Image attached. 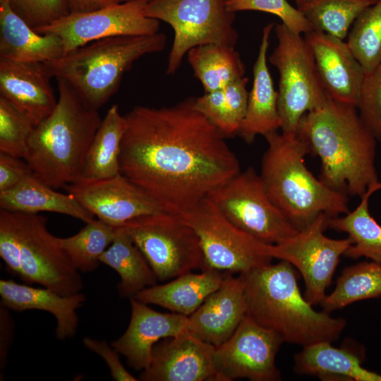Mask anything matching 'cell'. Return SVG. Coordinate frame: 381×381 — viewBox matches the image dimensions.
Returning a JSON list of instances; mask_svg holds the SVG:
<instances>
[{
	"label": "cell",
	"instance_id": "obj_1",
	"mask_svg": "<svg viewBox=\"0 0 381 381\" xmlns=\"http://www.w3.org/2000/svg\"><path fill=\"white\" fill-rule=\"evenodd\" d=\"M125 116L120 172L165 212L179 214L240 172L225 136L195 107H135Z\"/></svg>",
	"mask_w": 381,
	"mask_h": 381
},
{
	"label": "cell",
	"instance_id": "obj_2",
	"mask_svg": "<svg viewBox=\"0 0 381 381\" xmlns=\"http://www.w3.org/2000/svg\"><path fill=\"white\" fill-rule=\"evenodd\" d=\"M296 134L320 158V180L329 188L361 197L379 181L375 165L377 140L355 106L328 95L301 118Z\"/></svg>",
	"mask_w": 381,
	"mask_h": 381
},
{
	"label": "cell",
	"instance_id": "obj_3",
	"mask_svg": "<svg viewBox=\"0 0 381 381\" xmlns=\"http://www.w3.org/2000/svg\"><path fill=\"white\" fill-rule=\"evenodd\" d=\"M247 315L278 333L284 342L306 346L339 339L342 318L317 311L301 294L294 267L285 260L241 273Z\"/></svg>",
	"mask_w": 381,
	"mask_h": 381
},
{
	"label": "cell",
	"instance_id": "obj_4",
	"mask_svg": "<svg viewBox=\"0 0 381 381\" xmlns=\"http://www.w3.org/2000/svg\"><path fill=\"white\" fill-rule=\"evenodd\" d=\"M52 112L32 132L24 159L33 175L54 188L82 177L86 155L102 119L64 80Z\"/></svg>",
	"mask_w": 381,
	"mask_h": 381
},
{
	"label": "cell",
	"instance_id": "obj_5",
	"mask_svg": "<svg viewBox=\"0 0 381 381\" xmlns=\"http://www.w3.org/2000/svg\"><path fill=\"white\" fill-rule=\"evenodd\" d=\"M264 137L268 146L260 174L263 186L297 230L321 213L333 217L349 212L347 195L329 188L307 168L305 158L310 150L304 140L297 134L277 131Z\"/></svg>",
	"mask_w": 381,
	"mask_h": 381
},
{
	"label": "cell",
	"instance_id": "obj_6",
	"mask_svg": "<svg viewBox=\"0 0 381 381\" xmlns=\"http://www.w3.org/2000/svg\"><path fill=\"white\" fill-rule=\"evenodd\" d=\"M162 32L119 35L91 42L45 62L56 79L66 81L88 107L98 110L117 92L123 75L140 57L162 51Z\"/></svg>",
	"mask_w": 381,
	"mask_h": 381
},
{
	"label": "cell",
	"instance_id": "obj_7",
	"mask_svg": "<svg viewBox=\"0 0 381 381\" xmlns=\"http://www.w3.org/2000/svg\"><path fill=\"white\" fill-rule=\"evenodd\" d=\"M144 13L168 23L174 32L167 68L169 75L176 73L191 48L206 44L235 47L238 39L236 16L227 9L226 0H147Z\"/></svg>",
	"mask_w": 381,
	"mask_h": 381
},
{
	"label": "cell",
	"instance_id": "obj_8",
	"mask_svg": "<svg viewBox=\"0 0 381 381\" xmlns=\"http://www.w3.org/2000/svg\"><path fill=\"white\" fill-rule=\"evenodd\" d=\"M277 45L269 56L279 72L278 109L282 133L296 134L301 118L328 95L320 81L312 51L302 34L282 23L274 26Z\"/></svg>",
	"mask_w": 381,
	"mask_h": 381
},
{
	"label": "cell",
	"instance_id": "obj_9",
	"mask_svg": "<svg viewBox=\"0 0 381 381\" xmlns=\"http://www.w3.org/2000/svg\"><path fill=\"white\" fill-rule=\"evenodd\" d=\"M116 227L142 252L157 280L164 282L207 268L198 236L177 214L145 215Z\"/></svg>",
	"mask_w": 381,
	"mask_h": 381
},
{
	"label": "cell",
	"instance_id": "obj_10",
	"mask_svg": "<svg viewBox=\"0 0 381 381\" xmlns=\"http://www.w3.org/2000/svg\"><path fill=\"white\" fill-rule=\"evenodd\" d=\"M179 215L198 236L207 267L241 274L273 259L269 244L234 224L207 197Z\"/></svg>",
	"mask_w": 381,
	"mask_h": 381
},
{
	"label": "cell",
	"instance_id": "obj_11",
	"mask_svg": "<svg viewBox=\"0 0 381 381\" xmlns=\"http://www.w3.org/2000/svg\"><path fill=\"white\" fill-rule=\"evenodd\" d=\"M236 226L267 244H276L297 230L269 198L253 167L240 171L207 196Z\"/></svg>",
	"mask_w": 381,
	"mask_h": 381
},
{
	"label": "cell",
	"instance_id": "obj_12",
	"mask_svg": "<svg viewBox=\"0 0 381 381\" xmlns=\"http://www.w3.org/2000/svg\"><path fill=\"white\" fill-rule=\"evenodd\" d=\"M13 212L20 238L19 278L64 296L80 293L83 289L80 272L59 245L58 237L48 230L47 217Z\"/></svg>",
	"mask_w": 381,
	"mask_h": 381
},
{
	"label": "cell",
	"instance_id": "obj_13",
	"mask_svg": "<svg viewBox=\"0 0 381 381\" xmlns=\"http://www.w3.org/2000/svg\"><path fill=\"white\" fill-rule=\"evenodd\" d=\"M329 217L321 213L295 235L268 245L272 258L285 260L298 270L305 284L304 296L313 306L320 305L325 298L340 257L352 244L349 237L333 239L325 235Z\"/></svg>",
	"mask_w": 381,
	"mask_h": 381
},
{
	"label": "cell",
	"instance_id": "obj_14",
	"mask_svg": "<svg viewBox=\"0 0 381 381\" xmlns=\"http://www.w3.org/2000/svg\"><path fill=\"white\" fill-rule=\"evenodd\" d=\"M146 1H131L91 12L69 13L35 30L40 34L58 36L64 54L110 37L153 35L159 31V20L145 15Z\"/></svg>",
	"mask_w": 381,
	"mask_h": 381
},
{
	"label": "cell",
	"instance_id": "obj_15",
	"mask_svg": "<svg viewBox=\"0 0 381 381\" xmlns=\"http://www.w3.org/2000/svg\"><path fill=\"white\" fill-rule=\"evenodd\" d=\"M283 342L278 333L246 315L233 334L215 346L214 363L220 381L281 380L275 359Z\"/></svg>",
	"mask_w": 381,
	"mask_h": 381
},
{
	"label": "cell",
	"instance_id": "obj_16",
	"mask_svg": "<svg viewBox=\"0 0 381 381\" xmlns=\"http://www.w3.org/2000/svg\"><path fill=\"white\" fill-rule=\"evenodd\" d=\"M64 188L98 219L112 226L165 212L121 173L104 179L80 177Z\"/></svg>",
	"mask_w": 381,
	"mask_h": 381
},
{
	"label": "cell",
	"instance_id": "obj_17",
	"mask_svg": "<svg viewBox=\"0 0 381 381\" xmlns=\"http://www.w3.org/2000/svg\"><path fill=\"white\" fill-rule=\"evenodd\" d=\"M215 346L184 332L164 338L153 347L143 381H220L214 363Z\"/></svg>",
	"mask_w": 381,
	"mask_h": 381
},
{
	"label": "cell",
	"instance_id": "obj_18",
	"mask_svg": "<svg viewBox=\"0 0 381 381\" xmlns=\"http://www.w3.org/2000/svg\"><path fill=\"white\" fill-rule=\"evenodd\" d=\"M304 35L327 94L357 108L365 71L346 42L318 30Z\"/></svg>",
	"mask_w": 381,
	"mask_h": 381
},
{
	"label": "cell",
	"instance_id": "obj_19",
	"mask_svg": "<svg viewBox=\"0 0 381 381\" xmlns=\"http://www.w3.org/2000/svg\"><path fill=\"white\" fill-rule=\"evenodd\" d=\"M131 299V314L124 333L111 346L125 357L128 365L145 370L152 359L154 346L167 337L187 331L188 317L176 313H160L135 298Z\"/></svg>",
	"mask_w": 381,
	"mask_h": 381
},
{
	"label": "cell",
	"instance_id": "obj_20",
	"mask_svg": "<svg viewBox=\"0 0 381 381\" xmlns=\"http://www.w3.org/2000/svg\"><path fill=\"white\" fill-rule=\"evenodd\" d=\"M52 77L45 62L0 59V96L36 126L52 112L57 103L51 85Z\"/></svg>",
	"mask_w": 381,
	"mask_h": 381
},
{
	"label": "cell",
	"instance_id": "obj_21",
	"mask_svg": "<svg viewBox=\"0 0 381 381\" xmlns=\"http://www.w3.org/2000/svg\"><path fill=\"white\" fill-rule=\"evenodd\" d=\"M246 315L243 279L230 274L222 286L188 317L187 331L217 346L233 334Z\"/></svg>",
	"mask_w": 381,
	"mask_h": 381
},
{
	"label": "cell",
	"instance_id": "obj_22",
	"mask_svg": "<svg viewBox=\"0 0 381 381\" xmlns=\"http://www.w3.org/2000/svg\"><path fill=\"white\" fill-rule=\"evenodd\" d=\"M1 305L16 312L40 310L51 313L56 320V337L59 340L71 339L79 323L77 309L85 301V295L64 296L43 287L18 284L13 279L0 280Z\"/></svg>",
	"mask_w": 381,
	"mask_h": 381
},
{
	"label": "cell",
	"instance_id": "obj_23",
	"mask_svg": "<svg viewBox=\"0 0 381 381\" xmlns=\"http://www.w3.org/2000/svg\"><path fill=\"white\" fill-rule=\"evenodd\" d=\"M274 23L262 30L258 54L253 66V82L248 92L246 113L238 135L251 143L258 135L276 132L281 128L278 109V92L275 90L267 63V53Z\"/></svg>",
	"mask_w": 381,
	"mask_h": 381
},
{
	"label": "cell",
	"instance_id": "obj_24",
	"mask_svg": "<svg viewBox=\"0 0 381 381\" xmlns=\"http://www.w3.org/2000/svg\"><path fill=\"white\" fill-rule=\"evenodd\" d=\"M64 54L61 39L40 34L0 0V59L19 62H49Z\"/></svg>",
	"mask_w": 381,
	"mask_h": 381
},
{
	"label": "cell",
	"instance_id": "obj_25",
	"mask_svg": "<svg viewBox=\"0 0 381 381\" xmlns=\"http://www.w3.org/2000/svg\"><path fill=\"white\" fill-rule=\"evenodd\" d=\"M230 274L207 267L200 273L190 272L169 282L147 287L133 298L188 317L222 286Z\"/></svg>",
	"mask_w": 381,
	"mask_h": 381
},
{
	"label": "cell",
	"instance_id": "obj_26",
	"mask_svg": "<svg viewBox=\"0 0 381 381\" xmlns=\"http://www.w3.org/2000/svg\"><path fill=\"white\" fill-rule=\"evenodd\" d=\"M294 371L326 381H381V375L361 365L358 352L347 346L334 347L322 341L303 346L294 357Z\"/></svg>",
	"mask_w": 381,
	"mask_h": 381
},
{
	"label": "cell",
	"instance_id": "obj_27",
	"mask_svg": "<svg viewBox=\"0 0 381 381\" xmlns=\"http://www.w3.org/2000/svg\"><path fill=\"white\" fill-rule=\"evenodd\" d=\"M0 209L34 214L55 212L85 223L95 219V217L71 195L55 190L33 174L14 188L0 192Z\"/></svg>",
	"mask_w": 381,
	"mask_h": 381
},
{
	"label": "cell",
	"instance_id": "obj_28",
	"mask_svg": "<svg viewBox=\"0 0 381 381\" xmlns=\"http://www.w3.org/2000/svg\"><path fill=\"white\" fill-rule=\"evenodd\" d=\"M114 227V238L101 255L99 261L118 273L119 296L131 298L144 289L157 284V278L131 239L121 229Z\"/></svg>",
	"mask_w": 381,
	"mask_h": 381
},
{
	"label": "cell",
	"instance_id": "obj_29",
	"mask_svg": "<svg viewBox=\"0 0 381 381\" xmlns=\"http://www.w3.org/2000/svg\"><path fill=\"white\" fill-rule=\"evenodd\" d=\"M381 189V182L372 184L361 196L356 208L343 217L328 219V227L345 232L352 241L344 255L352 259L365 257L381 263V225L371 216L368 200L371 195Z\"/></svg>",
	"mask_w": 381,
	"mask_h": 381
},
{
	"label": "cell",
	"instance_id": "obj_30",
	"mask_svg": "<svg viewBox=\"0 0 381 381\" xmlns=\"http://www.w3.org/2000/svg\"><path fill=\"white\" fill-rule=\"evenodd\" d=\"M126 128L117 104L107 111L88 149L82 177L104 179L120 174L119 154Z\"/></svg>",
	"mask_w": 381,
	"mask_h": 381
},
{
	"label": "cell",
	"instance_id": "obj_31",
	"mask_svg": "<svg viewBox=\"0 0 381 381\" xmlns=\"http://www.w3.org/2000/svg\"><path fill=\"white\" fill-rule=\"evenodd\" d=\"M186 54L205 92L222 89L244 77L245 65L235 47L206 44L191 48Z\"/></svg>",
	"mask_w": 381,
	"mask_h": 381
},
{
	"label": "cell",
	"instance_id": "obj_32",
	"mask_svg": "<svg viewBox=\"0 0 381 381\" xmlns=\"http://www.w3.org/2000/svg\"><path fill=\"white\" fill-rule=\"evenodd\" d=\"M248 78L243 77L224 87L195 98V107L225 137L238 134L244 119Z\"/></svg>",
	"mask_w": 381,
	"mask_h": 381
},
{
	"label": "cell",
	"instance_id": "obj_33",
	"mask_svg": "<svg viewBox=\"0 0 381 381\" xmlns=\"http://www.w3.org/2000/svg\"><path fill=\"white\" fill-rule=\"evenodd\" d=\"M381 296V263L361 262L346 267L337 279L334 291L320 303L330 313L354 302Z\"/></svg>",
	"mask_w": 381,
	"mask_h": 381
},
{
	"label": "cell",
	"instance_id": "obj_34",
	"mask_svg": "<svg viewBox=\"0 0 381 381\" xmlns=\"http://www.w3.org/2000/svg\"><path fill=\"white\" fill-rule=\"evenodd\" d=\"M377 0H306L297 7L313 30L337 38L347 37L356 18Z\"/></svg>",
	"mask_w": 381,
	"mask_h": 381
},
{
	"label": "cell",
	"instance_id": "obj_35",
	"mask_svg": "<svg viewBox=\"0 0 381 381\" xmlns=\"http://www.w3.org/2000/svg\"><path fill=\"white\" fill-rule=\"evenodd\" d=\"M114 236V226L95 219L86 223L71 236L58 237V241L74 267L80 272L87 273L98 268L101 255L110 246Z\"/></svg>",
	"mask_w": 381,
	"mask_h": 381
},
{
	"label": "cell",
	"instance_id": "obj_36",
	"mask_svg": "<svg viewBox=\"0 0 381 381\" xmlns=\"http://www.w3.org/2000/svg\"><path fill=\"white\" fill-rule=\"evenodd\" d=\"M346 43L365 73L381 63V0H377L356 18Z\"/></svg>",
	"mask_w": 381,
	"mask_h": 381
},
{
	"label": "cell",
	"instance_id": "obj_37",
	"mask_svg": "<svg viewBox=\"0 0 381 381\" xmlns=\"http://www.w3.org/2000/svg\"><path fill=\"white\" fill-rule=\"evenodd\" d=\"M35 127L27 116L0 96V152L24 159Z\"/></svg>",
	"mask_w": 381,
	"mask_h": 381
},
{
	"label": "cell",
	"instance_id": "obj_38",
	"mask_svg": "<svg viewBox=\"0 0 381 381\" xmlns=\"http://www.w3.org/2000/svg\"><path fill=\"white\" fill-rule=\"evenodd\" d=\"M226 6L234 13L242 11H258L277 16L289 29L299 34L313 30L301 11L292 6L287 0H226Z\"/></svg>",
	"mask_w": 381,
	"mask_h": 381
},
{
	"label": "cell",
	"instance_id": "obj_39",
	"mask_svg": "<svg viewBox=\"0 0 381 381\" xmlns=\"http://www.w3.org/2000/svg\"><path fill=\"white\" fill-rule=\"evenodd\" d=\"M357 109L365 126L381 143V63L365 73Z\"/></svg>",
	"mask_w": 381,
	"mask_h": 381
},
{
	"label": "cell",
	"instance_id": "obj_40",
	"mask_svg": "<svg viewBox=\"0 0 381 381\" xmlns=\"http://www.w3.org/2000/svg\"><path fill=\"white\" fill-rule=\"evenodd\" d=\"M12 9L34 30L69 14L66 0H9Z\"/></svg>",
	"mask_w": 381,
	"mask_h": 381
},
{
	"label": "cell",
	"instance_id": "obj_41",
	"mask_svg": "<svg viewBox=\"0 0 381 381\" xmlns=\"http://www.w3.org/2000/svg\"><path fill=\"white\" fill-rule=\"evenodd\" d=\"M19 255L20 238L14 212L0 209V257L7 270L18 277Z\"/></svg>",
	"mask_w": 381,
	"mask_h": 381
},
{
	"label": "cell",
	"instance_id": "obj_42",
	"mask_svg": "<svg viewBox=\"0 0 381 381\" xmlns=\"http://www.w3.org/2000/svg\"><path fill=\"white\" fill-rule=\"evenodd\" d=\"M84 346L105 361L112 378L117 381H137L138 378L130 373L120 361L119 353L104 340L90 337L83 339Z\"/></svg>",
	"mask_w": 381,
	"mask_h": 381
},
{
	"label": "cell",
	"instance_id": "obj_43",
	"mask_svg": "<svg viewBox=\"0 0 381 381\" xmlns=\"http://www.w3.org/2000/svg\"><path fill=\"white\" fill-rule=\"evenodd\" d=\"M32 174L23 158L0 152V192L14 188Z\"/></svg>",
	"mask_w": 381,
	"mask_h": 381
},
{
	"label": "cell",
	"instance_id": "obj_44",
	"mask_svg": "<svg viewBox=\"0 0 381 381\" xmlns=\"http://www.w3.org/2000/svg\"><path fill=\"white\" fill-rule=\"evenodd\" d=\"M14 321L9 309L0 306V380H4V370L7 363L8 351L13 340Z\"/></svg>",
	"mask_w": 381,
	"mask_h": 381
},
{
	"label": "cell",
	"instance_id": "obj_45",
	"mask_svg": "<svg viewBox=\"0 0 381 381\" xmlns=\"http://www.w3.org/2000/svg\"><path fill=\"white\" fill-rule=\"evenodd\" d=\"M69 13L91 12L119 4L118 0H66Z\"/></svg>",
	"mask_w": 381,
	"mask_h": 381
},
{
	"label": "cell",
	"instance_id": "obj_46",
	"mask_svg": "<svg viewBox=\"0 0 381 381\" xmlns=\"http://www.w3.org/2000/svg\"><path fill=\"white\" fill-rule=\"evenodd\" d=\"M295 1H296V4L297 5V7H298L302 4H303L306 0H295Z\"/></svg>",
	"mask_w": 381,
	"mask_h": 381
},
{
	"label": "cell",
	"instance_id": "obj_47",
	"mask_svg": "<svg viewBox=\"0 0 381 381\" xmlns=\"http://www.w3.org/2000/svg\"><path fill=\"white\" fill-rule=\"evenodd\" d=\"M120 3L131 1H137V0H118Z\"/></svg>",
	"mask_w": 381,
	"mask_h": 381
}]
</instances>
